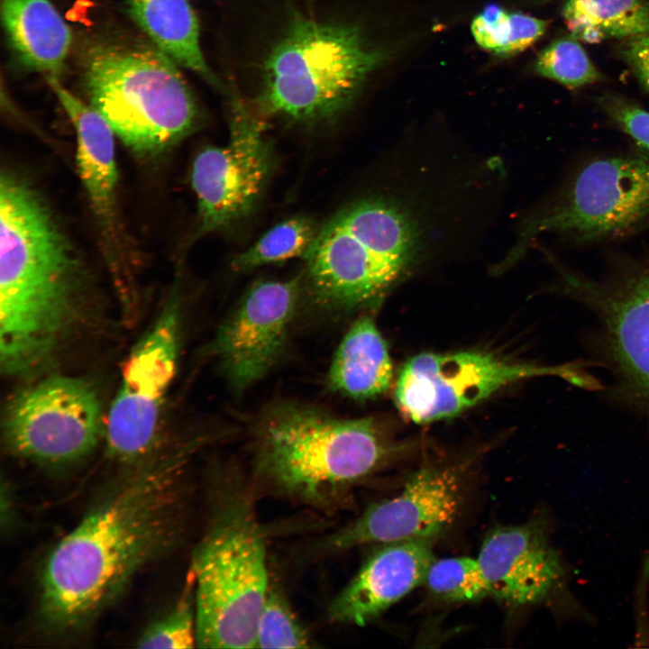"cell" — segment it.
<instances>
[{
    "label": "cell",
    "instance_id": "6da1fadb",
    "mask_svg": "<svg viewBox=\"0 0 649 649\" xmlns=\"http://www.w3.org/2000/svg\"><path fill=\"white\" fill-rule=\"evenodd\" d=\"M186 446L121 480L51 550L41 575L39 614L50 633L87 627L182 533L191 453Z\"/></svg>",
    "mask_w": 649,
    "mask_h": 649
},
{
    "label": "cell",
    "instance_id": "7a4b0ae2",
    "mask_svg": "<svg viewBox=\"0 0 649 649\" xmlns=\"http://www.w3.org/2000/svg\"><path fill=\"white\" fill-rule=\"evenodd\" d=\"M86 261L28 176L0 174V368L26 378L58 354L90 292Z\"/></svg>",
    "mask_w": 649,
    "mask_h": 649
},
{
    "label": "cell",
    "instance_id": "3957f363",
    "mask_svg": "<svg viewBox=\"0 0 649 649\" xmlns=\"http://www.w3.org/2000/svg\"><path fill=\"white\" fill-rule=\"evenodd\" d=\"M78 66L88 104L140 158L164 154L201 123L178 65L149 39L94 36L83 44Z\"/></svg>",
    "mask_w": 649,
    "mask_h": 649
},
{
    "label": "cell",
    "instance_id": "277c9868",
    "mask_svg": "<svg viewBox=\"0 0 649 649\" xmlns=\"http://www.w3.org/2000/svg\"><path fill=\"white\" fill-rule=\"evenodd\" d=\"M396 451L371 419L285 405L261 425L256 470L269 489L324 507L382 468Z\"/></svg>",
    "mask_w": 649,
    "mask_h": 649
},
{
    "label": "cell",
    "instance_id": "5b68a950",
    "mask_svg": "<svg viewBox=\"0 0 649 649\" xmlns=\"http://www.w3.org/2000/svg\"><path fill=\"white\" fill-rule=\"evenodd\" d=\"M215 498L191 569L197 646L255 648L270 585L264 533L245 485L224 480Z\"/></svg>",
    "mask_w": 649,
    "mask_h": 649
},
{
    "label": "cell",
    "instance_id": "8992f818",
    "mask_svg": "<svg viewBox=\"0 0 649 649\" xmlns=\"http://www.w3.org/2000/svg\"><path fill=\"white\" fill-rule=\"evenodd\" d=\"M387 58L355 23L296 18L263 62L257 114L302 123L336 118Z\"/></svg>",
    "mask_w": 649,
    "mask_h": 649
},
{
    "label": "cell",
    "instance_id": "52a82bcc",
    "mask_svg": "<svg viewBox=\"0 0 649 649\" xmlns=\"http://www.w3.org/2000/svg\"><path fill=\"white\" fill-rule=\"evenodd\" d=\"M418 238L413 220L388 199L348 205L318 230L304 258L313 297L337 310L377 302L415 261Z\"/></svg>",
    "mask_w": 649,
    "mask_h": 649
},
{
    "label": "cell",
    "instance_id": "ba28073f",
    "mask_svg": "<svg viewBox=\"0 0 649 649\" xmlns=\"http://www.w3.org/2000/svg\"><path fill=\"white\" fill-rule=\"evenodd\" d=\"M649 224V158L640 153L593 160L522 233H554L576 243L627 235Z\"/></svg>",
    "mask_w": 649,
    "mask_h": 649
},
{
    "label": "cell",
    "instance_id": "9c48e42d",
    "mask_svg": "<svg viewBox=\"0 0 649 649\" xmlns=\"http://www.w3.org/2000/svg\"><path fill=\"white\" fill-rule=\"evenodd\" d=\"M540 376H559L587 387L575 366L515 362L481 352H423L401 367L394 387L398 409L416 424L455 417L503 388Z\"/></svg>",
    "mask_w": 649,
    "mask_h": 649
},
{
    "label": "cell",
    "instance_id": "30bf717a",
    "mask_svg": "<svg viewBox=\"0 0 649 649\" xmlns=\"http://www.w3.org/2000/svg\"><path fill=\"white\" fill-rule=\"evenodd\" d=\"M100 398L79 377L51 375L17 392L8 402L3 437L14 455L61 466L78 462L105 435Z\"/></svg>",
    "mask_w": 649,
    "mask_h": 649
},
{
    "label": "cell",
    "instance_id": "8fae6325",
    "mask_svg": "<svg viewBox=\"0 0 649 649\" xmlns=\"http://www.w3.org/2000/svg\"><path fill=\"white\" fill-rule=\"evenodd\" d=\"M229 139L195 157L190 183L197 197V236L222 231L254 208L274 166L261 116L227 88Z\"/></svg>",
    "mask_w": 649,
    "mask_h": 649
},
{
    "label": "cell",
    "instance_id": "7c38bea8",
    "mask_svg": "<svg viewBox=\"0 0 649 649\" xmlns=\"http://www.w3.org/2000/svg\"><path fill=\"white\" fill-rule=\"evenodd\" d=\"M175 296H170L123 363L105 430L108 453L119 462H138L155 443L178 358L180 316Z\"/></svg>",
    "mask_w": 649,
    "mask_h": 649
},
{
    "label": "cell",
    "instance_id": "4fadbf2b",
    "mask_svg": "<svg viewBox=\"0 0 649 649\" xmlns=\"http://www.w3.org/2000/svg\"><path fill=\"white\" fill-rule=\"evenodd\" d=\"M470 468V461L419 468L395 496L370 505L357 518L321 538L315 548L320 555H331L369 544L435 541L462 511Z\"/></svg>",
    "mask_w": 649,
    "mask_h": 649
},
{
    "label": "cell",
    "instance_id": "5bb4252c",
    "mask_svg": "<svg viewBox=\"0 0 649 649\" xmlns=\"http://www.w3.org/2000/svg\"><path fill=\"white\" fill-rule=\"evenodd\" d=\"M559 266L563 290L596 312L622 380L649 407V257L623 259L598 279Z\"/></svg>",
    "mask_w": 649,
    "mask_h": 649
},
{
    "label": "cell",
    "instance_id": "9a60e30c",
    "mask_svg": "<svg viewBox=\"0 0 649 649\" xmlns=\"http://www.w3.org/2000/svg\"><path fill=\"white\" fill-rule=\"evenodd\" d=\"M300 283V277L254 282L219 327L213 343L214 353L237 391L258 381L279 359Z\"/></svg>",
    "mask_w": 649,
    "mask_h": 649
},
{
    "label": "cell",
    "instance_id": "2e32d148",
    "mask_svg": "<svg viewBox=\"0 0 649 649\" xmlns=\"http://www.w3.org/2000/svg\"><path fill=\"white\" fill-rule=\"evenodd\" d=\"M74 126L76 161L81 184L99 233L101 247L123 298L130 297L128 245L118 207L115 134L105 118L59 80L46 77Z\"/></svg>",
    "mask_w": 649,
    "mask_h": 649
},
{
    "label": "cell",
    "instance_id": "e0dca14e",
    "mask_svg": "<svg viewBox=\"0 0 649 649\" xmlns=\"http://www.w3.org/2000/svg\"><path fill=\"white\" fill-rule=\"evenodd\" d=\"M477 560L489 597L515 608L547 599L564 573L544 527L537 522L491 530Z\"/></svg>",
    "mask_w": 649,
    "mask_h": 649
},
{
    "label": "cell",
    "instance_id": "ac0fdd59",
    "mask_svg": "<svg viewBox=\"0 0 649 649\" xmlns=\"http://www.w3.org/2000/svg\"><path fill=\"white\" fill-rule=\"evenodd\" d=\"M434 541L409 539L381 544L332 601L330 619L366 626L424 584L435 559Z\"/></svg>",
    "mask_w": 649,
    "mask_h": 649
},
{
    "label": "cell",
    "instance_id": "d6986e66",
    "mask_svg": "<svg viewBox=\"0 0 649 649\" xmlns=\"http://www.w3.org/2000/svg\"><path fill=\"white\" fill-rule=\"evenodd\" d=\"M7 41L18 63L30 71L59 77L72 35L49 0H1Z\"/></svg>",
    "mask_w": 649,
    "mask_h": 649
},
{
    "label": "cell",
    "instance_id": "ffe728a7",
    "mask_svg": "<svg viewBox=\"0 0 649 649\" xmlns=\"http://www.w3.org/2000/svg\"><path fill=\"white\" fill-rule=\"evenodd\" d=\"M393 379L388 344L373 319H357L341 341L328 371L330 388L357 400L384 394Z\"/></svg>",
    "mask_w": 649,
    "mask_h": 649
},
{
    "label": "cell",
    "instance_id": "44dd1931",
    "mask_svg": "<svg viewBox=\"0 0 649 649\" xmlns=\"http://www.w3.org/2000/svg\"><path fill=\"white\" fill-rule=\"evenodd\" d=\"M130 18L178 66L196 72L224 94L227 88L208 67L199 41V23L188 0H126Z\"/></svg>",
    "mask_w": 649,
    "mask_h": 649
},
{
    "label": "cell",
    "instance_id": "7402d4cb",
    "mask_svg": "<svg viewBox=\"0 0 649 649\" xmlns=\"http://www.w3.org/2000/svg\"><path fill=\"white\" fill-rule=\"evenodd\" d=\"M562 15L571 35L587 43L649 32V0H562Z\"/></svg>",
    "mask_w": 649,
    "mask_h": 649
},
{
    "label": "cell",
    "instance_id": "603a6c76",
    "mask_svg": "<svg viewBox=\"0 0 649 649\" xmlns=\"http://www.w3.org/2000/svg\"><path fill=\"white\" fill-rule=\"evenodd\" d=\"M309 217L296 216L279 223L264 233L252 246L237 254L231 267L246 272L265 264L306 255L318 233Z\"/></svg>",
    "mask_w": 649,
    "mask_h": 649
},
{
    "label": "cell",
    "instance_id": "cb8c5ba5",
    "mask_svg": "<svg viewBox=\"0 0 649 649\" xmlns=\"http://www.w3.org/2000/svg\"><path fill=\"white\" fill-rule=\"evenodd\" d=\"M545 21L519 13L508 14L496 5L487 6L471 23L476 42L500 55L524 50L544 33Z\"/></svg>",
    "mask_w": 649,
    "mask_h": 649
},
{
    "label": "cell",
    "instance_id": "d4e9b609",
    "mask_svg": "<svg viewBox=\"0 0 649 649\" xmlns=\"http://www.w3.org/2000/svg\"><path fill=\"white\" fill-rule=\"evenodd\" d=\"M424 584L434 597L449 603L476 602L489 597L477 558L434 559Z\"/></svg>",
    "mask_w": 649,
    "mask_h": 649
},
{
    "label": "cell",
    "instance_id": "484cf974",
    "mask_svg": "<svg viewBox=\"0 0 649 649\" xmlns=\"http://www.w3.org/2000/svg\"><path fill=\"white\" fill-rule=\"evenodd\" d=\"M310 636L285 595L270 584L256 628L255 648H308Z\"/></svg>",
    "mask_w": 649,
    "mask_h": 649
},
{
    "label": "cell",
    "instance_id": "4316f807",
    "mask_svg": "<svg viewBox=\"0 0 649 649\" xmlns=\"http://www.w3.org/2000/svg\"><path fill=\"white\" fill-rule=\"evenodd\" d=\"M535 71L567 87L578 88L601 80L602 76L572 35L560 38L538 56Z\"/></svg>",
    "mask_w": 649,
    "mask_h": 649
},
{
    "label": "cell",
    "instance_id": "83f0119b",
    "mask_svg": "<svg viewBox=\"0 0 649 649\" xmlns=\"http://www.w3.org/2000/svg\"><path fill=\"white\" fill-rule=\"evenodd\" d=\"M188 579L187 590L160 619L149 626L137 640L141 648H193L197 642L195 599H191Z\"/></svg>",
    "mask_w": 649,
    "mask_h": 649
},
{
    "label": "cell",
    "instance_id": "f1b7e54d",
    "mask_svg": "<svg viewBox=\"0 0 649 649\" xmlns=\"http://www.w3.org/2000/svg\"><path fill=\"white\" fill-rule=\"evenodd\" d=\"M598 103L608 118L649 158V111L613 94L601 96Z\"/></svg>",
    "mask_w": 649,
    "mask_h": 649
},
{
    "label": "cell",
    "instance_id": "f546056e",
    "mask_svg": "<svg viewBox=\"0 0 649 649\" xmlns=\"http://www.w3.org/2000/svg\"><path fill=\"white\" fill-rule=\"evenodd\" d=\"M619 54L649 94V32L624 39Z\"/></svg>",
    "mask_w": 649,
    "mask_h": 649
}]
</instances>
